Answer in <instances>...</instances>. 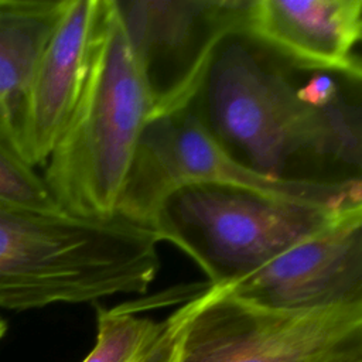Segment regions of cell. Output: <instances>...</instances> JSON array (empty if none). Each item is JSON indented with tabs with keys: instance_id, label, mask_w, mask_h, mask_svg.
Returning <instances> with one entry per match:
<instances>
[{
	"instance_id": "6da1fadb",
	"label": "cell",
	"mask_w": 362,
	"mask_h": 362,
	"mask_svg": "<svg viewBox=\"0 0 362 362\" xmlns=\"http://www.w3.org/2000/svg\"><path fill=\"white\" fill-rule=\"evenodd\" d=\"M293 68L245 35L226 38L191 103L223 150L279 180H361L359 103L346 96L314 107L298 96Z\"/></svg>"
},
{
	"instance_id": "7a4b0ae2",
	"label": "cell",
	"mask_w": 362,
	"mask_h": 362,
	"mask_svg": "<svg viewBox=\"0 0 362 362\" xmlns=\"http://www.w3.org/2000/svg\"><path fill=\"white\" fill-rule=\"evenodd\" d=\"M154 229L0 202V308L24 311L144 293L160 269Z\"/></svg>"
},
{
	"instance_id": "3957f363",
	"label": "cell",
	"mask_w": 362,
	"mask_h": 362,
	"mask_svg": "<svg viewBox=\"0 0 362 362\" xmlns=\"http://www.w3.org/2000/svg\"><path fill=\"white\" fill-rule=\"evenodd\" d=\"M150 119V98L115 1L100 0L85 83L42 175L57 206L83 219L116 216Z\"/></svg>"
},
{
	"instance_id": "277c9868",
	"label": "cell",
	"mask_w": 362,
	"mask_h": 362,
	"mask_svg": "<svg viewBox=\"0 0 362 362\" xmlns=\"http://www.w3.org/2000/svg\"><path fill=\"white\" fill-rule=\"evenodd\" d=\"M355 205L297 201L229 184H188L168 194L150 228L187 253L209 284L233 283L331 228Z\"/></svg>"
},
{
	"instance_id": "5b68a950",
	"label": "cell",
	"mask_w": 362,
	"mask_h": 362,
	"mask_svg": "<svg viewBox=\"0 0 362 362\" xmlns=\"http://www.w3.org/2000/svg\"><path fill=\"white\" fill-rule=\"evenodd\" d=\"M185 304L177 362H324L362 342V304L279 311L212 284Z\"/></svg>"
},
{
	"instance_id": "8992f818",
	"label": "cell",
	"mask_w": 362,
	"mask_h": 362,
	"mask_svg": "<svg viewBox=\"0 0 362 362\" xmlns=\"http://www.w3.org/2000/svg\"><path fill=\"white\" fill-rule=\"evenodd\" d=\"M199 182L240 185L324 205L362 204L361 180L290 181L246 168L221 147L189 105L147 123L137 143L116 215L150 226L156 209L168 194L180 187Z\"/></svg>"
},
{
	"instance_id": "52a82bcc",
	"label": "cell",
	"mask_w": 362,
	"mask_h": 362,
	"mask_svg": "<svg viewBox=\"0 0 362 362\" xmlns=\"http://www.w3.org/2000/svg\"><path fill=\"white\" fill-rule=\"evenodd\" d=\"M151 103V119L188 107L221 44L242 34L247 0H113Z\"/></svg>"
},
{
	"instance_id": "ba28073f",
	"label": "cell",
	"mask_w": 362,
	"mask_h": 362,
	"mask_svg": "<svg viewBox=\"0 0 362 362\" xmlns=\"http://www.w3.org/2000/svg\"><path fill=\"white\" fill-rule=\"evenodd\" d=\"M222 287L279 311L362 304V209Z\"/></svg>"
},
{
	"instance_id": "9c48e42d",
	"label": "cell",
	"mask_w": 362,
	"mask_h": 362,
	"mask_svg": "<svg viewBox=\"0 0 362 362\" xmlns=\"http://www.w3.org/2000/svg\"><path fill=\"white\" fill-rule=\"evenodd\" d=\"M240 35L294 69L361 83L362 0H247Z\"/></svg>"
},
{
	"instance_id": "30bf717a",
	"label": "cell",
	"mask_w": 362,
	"mask_h": 362,
	"mask_svg": "<svg viewBox=\"0 0 362 362\" xmlns=\"http://www.w3.org/2000/svg\"><path fill=\"white\" fill-rule=\"evenodd\" d=\"M99 1H66L34 72L17 147L34 168L47 163L79 99Z\"/></svg>"
},
{
	"instance_id": "8fae6325",
	"label": "cell",
	"mask_w": 362,
	"mask_h": 362,
	"mask_svg": "<svg viewBox=\"0 0 362 362\" xmlns=\"http://www.w3.org/2000/svg\"><path fill=\"white\" fill-rule=\"evenodd\" d=\"M66 1L0 0V134L16 150L34 72Z\"/></svg>"
},
{
	"instance_id": "7c38bea8",
	"label": "cell",
	"mask_w": 362,
	"mask_h": 362,
	"mask_svg": "<svg viewBox=\"0 0 362 362\" xmlns=\"http://www.w3.org/2000/svg\"><path fill=\"white\" fill-rule=\"evenodd\" d=\"M98 332L82 362H177L187 304L163 320L136 314V307H98Z\"/></svg>"
},
{
	"instance_id": "4fadbf2b",
	"label": "cell",
	"mask_w": 362,
	"mask_h": 362,
	"mask_svg": "<svg viewBox=\"0 0 362 362\" xmlns=\"http://www.w3.org/2000/svg\"><path fill=\"white\" fill-rule=\"evenodd\" d=\"M0 202L38 212H62L42 175L0 134Z\"/></svg>"
},
{
	"instance_id": "5bb4252c",
	"label": "cell",
	"mask_w": 362,
	"mask_h": 362,
	"mask_svg": "<svg viewBox=\"0 0 362 362\" xmlns=\"http://www.w3.org/2000/svg\"><path fill=\"white\" fill-rule=\"evenodd\" d=\"M298 96L314 107H327L345 96L339 76L328 72H311L304 83H298Z\"/></svg>"
},
{
	"instance_id": "9a60e30c",
	"label": "cell",
	"mask_w": 362,
	"mask_h": 362,
	"mask_svg": "<svg viewBox=\"0 0 362 362\" xmlns=\"http://www.w3.org/2000/svg\"><path fill=\"white\" fill-rule=\"evenodd\" d=\"M324 362H362V342H356L341 349Z\"/></svg>"
},
{
	"instance_id": "2e32d148",
	"label": "cell",
	"mask_w": 362,
	"mask_h": 362,
	"mask_svg": "<svg viewBox=\"0 0 362 362\" xmlns=\"http://www.w3.org/2000/svg\"><path fill=\"white\" fill-rule=\"evenodd\" d=\"M6 332H7V322L0 315V339L6 335Z\"/></svg>"
}]
</instances>
